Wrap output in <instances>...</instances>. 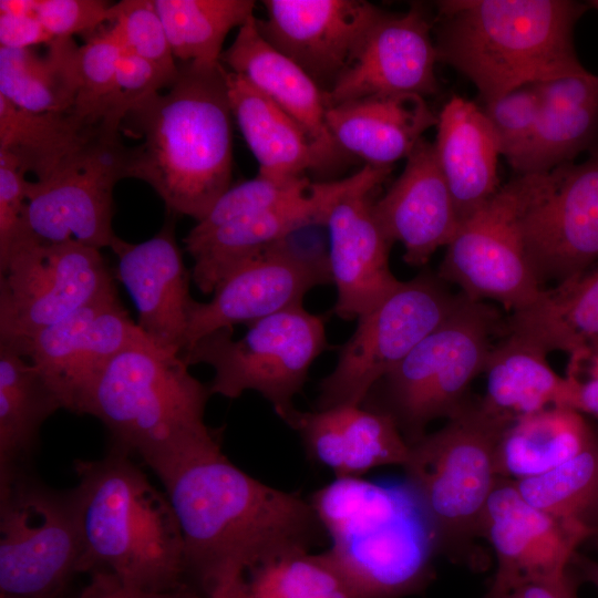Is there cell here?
Wrapping results in <instances>:
<instances>
[{
    "mask_svg": "<svg viewBox=\"0 0 598 598\" xmlns=\"http://www.w3.org/2000/svg\"><path fill=\"white\" fill-rule=\"evenodd\" d=\"M184 546L188 586L204 598H239L256 565L311 550L326 532L310 503L234 465L221 446L162 481Z\"/></svg>",
    "mask_w": 598,
    "mask_h": 598,
    "instance_id": "cell-1",
    "label": "cell"
},
{
    "mask_svg": "<svg viewBox=\"0 0 598 598\" xmlns=\"http://www.w3.org/2000/svg\"><path fill=\"white\" fill-rule=\"evenodd\" d=\"M230 120L221 62H183L167 92L137 103L121 124L141 138L128 147L126 177L147 183L169 213L200 221L230 187Z\"/></svg>",
    "mask_w": 598,
    "mask_h": 598,
    "instance_id": "cell-2",
    "label": "cell"
},
{
    "mask_svg": "<svg viewBox=\"0 0 598 598\" xmlns=\"http://www.w3.org/2000/svg\"><path fill=\"white\" fill-rule=\"evenodd\" d=\"M74 471L81 574L103 573L153 591L190 588L172 504L132 455L111 445L101 458L75 461Z\"/></svg>",
    "mask_w": 598,
    "mask_h": 598,
    "instance_id": "cell-3",
    "label": "cell"
},
{
    "mask_svg": "<svg viewBox=\"0 0 598 598\" xmlns=\"http://www.w3.org/2000/svg\"><path fill=\"white\" fill-rule=\"evenodd\" d=\"M434 18L439 62L465 75L484 103L527 84L586 71L574 29L588 4L573 0H446Z\"/></svg>",
    "mask_w": 598,
    "mask_h": 598,
    "instance_id": "cell-4",
    "label": "cell"
},
{
    "mask_svg": "<svg viewBox=\"0 0 598 598\" xmlns=\"http://www.w3.org/2000/svg\"><path fill=\"white\" fill-rule=\"evenodd\" d=\"M210 395L181 355L144 339L106 365L83 414L97 417L111 445L138 456L162 482L196 455L221 446L220 432L204 422Z\"/></svg>",
    "mask_w": 598,
    "mask_h": 598,
    "instance_id": "cell-5",
    "label": "cell"
},
{
    "mask_svg": "<svg viewBox=\"0 0 598 598\" xmlns=\"http://www.w3.org/2000/svg\"><path fill=\"white\" fill-rule=\"evenodd\" d=\"M309 501L331 540L327 554L361 598H404L432 582L436 538L406 482L336 477Z\"/></svg>",
    "mask_w": 598,
    "mask_h": 598,
    "instance_id": "cell-6",
    "label": "cell"
},
{
    "mask_svg": "<svg viewBox=\"0 0 598 598\" xmlns=\"http://www.w3.org/2000/svg\"><path fill=\"white\" fill-rule=\"evenodd\" d=\"M513 420L470 399L436 432L410 445L405 482L422 506L440 554L474 566L471 546L495 488L496 450Z\"/></svg>",
    "mask_w": 598,
    "mask_h": 598,
    "instance_id": "cell-7",
    "label": "cell"
},
{
    "mask_svg": "<svg viewBox=\"0 0 598 598\" xmlns=\"http://www.w3.org/2000/svg\"><path fill=\"white\" fill-rule=\"evenodd\" d=\"M498 311L464 295L455 311L380 379L362 406L390 415L411 445L427 424L450 419L471 399L468 389L483 373Z\"/></svg>",
    "mask_w": 598,
    "mask_h": 598,
    "instance_id": "cell-8",
    "label": "cell"
},
{
    "mask_svg": "<svg viewBox=\"0 0 598 598\" xmlns=\"http://www.w3.org/2000/svg\"><path fill=\"white\" fill-rule=\"evenodd\" d=\"M82 543L74 488L31 470L0 480V598H76Z\"/></svg>",
    "mask_w": 598,
    "mask_h": 598,
    "instance_id": "cell-9",
    "label": "cell"
},
{
    "mask_svg": "<svg viewBox=\"0 0 598 598\" xmlns=\"http://www.w3.org/2000/svg\"><path fill=\"white\" fill-rule=\"evenodd\" d=\"M233 339V329L200 338L182 358L189 367L209 364L212 394L236 399L244 391L260 393L285 422L296 410L293 398L308 378L312 362L327 347L322 317L293 306L247 324Z\"/></svg>",
    "mask_w": 598,
    "mask_h": 598,
    "instance_id": "cell-10",
    "label": "cell"
},
{
    "mask_svg": "<svg viewBox=\"0 0 598 598\" xmlns=\"http://www.w3.org/2000/svg\"><path fill=\"white\" fill-rule=\"evenodd\" d=\"M446 283L437 272L423 270L358 318L334 369L319 383L316 410L362 405L373 385L462 302L464 293L451 292Z\"/></svg>",
    "mask_w": 598,
    "mask_h": 598,
    "instance_id": "cell-11",
    "label": "cell"
},
{
    "mask_svg": "<svg viewBox=\"0 0 598 598\" xmlns=\"http://www.w3.org/2000/svg\"><path fill=\"white\" fill-rule=\"evenodd\" d=\"M113 292L114 278L100 249L23 239L0 270V343L18 349Z\"/></svg>",
    "mask_w": 598,
    "mask_h": 598,
    "instance_id": "cell-12",
    "label": "cell"
},
{
    "mask_svg": "<svg viewBox=\"0 0 598 598\" xmlns=\"http://www.w3.org/2000/svg\"><path fill=\"white\" fill-rule=\"evenodd\" d=\"M127 153L121 130L104 124L49 177L28 181L18 243L31 239L42 244L73 241L100 250L110 247L116 236L112 228L113 189L126 178Z\"/></svg>",
    "mask_w": 598,
    "mask_h": 598,
    "instance_id": "cell-13",
    "label": "cell"
},
{
    "mask_svg": "<svg viewBox=\"0 0 598 598\" xmlns=\"http://www.w3.org/2000/svg\"><path fill=\"white\" fill-rule=\"evenodd\" d=\"M588 153L578 164L520 175L522 235L540 285L576 278L598 260V145Z\"/></svg>",
    "mask_w": 598,
    "mask_h": 598,
    "instance_id": "cell-14",
    "label": "cell"
},
{
    "mask_svg": "<svg viewBox=\"0 0 598 598\" xmlns=\"http://www.w3.org/2000/svg\"><path fill=\"white\" fill-rule=\"evenodd\" d=\"M520 175L509 181L477 212L462 220L447 244L437 275L475 301L491 299L513 313L542 300L539 283L525 251L520 214Z\"/></svg>",
    "mask_w": 598,
    "mask_h": 598,
    "instance_id": "cell-15",
    "label": "cell"
},
{
    "mask_svg": "<svg viewBox=\"0 0 598 598\" xmlns=\"http://www.w3.org/2000/svg\"><path fill=\"white\" fill-rule=\"evenodd\" d=\"M144 339L116 291L42 330L18 350L43 375L63 409L83 414L106 365L122 350Z\"/></svg>",
    "mask_w": 598,
    "mask_h": 598,
    "instance_id": "cell-16",
    "label": "cell"
},
{
    "mask_svg": "<svg viewBox=\"0 0 598 598\" xmlns=\"http://www.w3.org/2000/svg\"><path fill=\"white\" fill-rule=\"evenodd\" d=\"M592 535L530 505L513 481L498 478L481 519V537L491 543L497 560L485 598H502L526 582L567 575L577 547Z\"/></svg>",
    "mask_w": 598,
    "mask_h": 598,
    "instance_id": "cell-17",
    "label": "cell"
},
{
    "mask_svg": "<svg viewBox=\"0 0 598 598\" xmlns=\"http://www.w3.org/2000/svg\"><path fill=\"white\" fill-rule=\"evenodd\" d=\"M262 38L327 94L354 61L381 12L362 0H265Z\"/></svg>",
    "mask_w": 598,
    "mask_h": 598,
    "instance_id": "cell-18",
    "label": "cell"
},
{
    "mask_svg": "<svg viewBox=\"0 0 598 598\" xmlns=\"http://www.w3.org/2000/svg\"><path fill=\"white\" fill-rule=\"evenodd\" d=\"M391 169L368 165L364 178L333 204L328 216L330 272L337 289L333 312L343 320L371 311L401 282L391 272L392 244L373 215L370 196Z\"/></svg>",
    "mask_w": 598,
    "mask_h": 598,
    "instance_id": "cell-19",
    "label": "cell"
},
{
    "mask_svg": "<svg viewBox=\"0 0 598 598\" xmlns=\"http://www.w3.org/2000/svg\"><path fill=\"white\" fill-rule=\"evenodd\" d=\"M434 19L413 3L402 13L381 10L354 61L326 94L327 105L372 95L435 94Z\"/></svg>",
    "mask_w": 598,
    "mask_h": 598,
    "instance_id": "cell-20",
    "label": "cell"
},
{
    "mask_svg": "<svg viewBox=\"0 0 598 598\" xmlns=\"http://www.w3.org/2000/svg\"><path fill=\"white\" fill-rule=\"evenodd\" d=\"M110 248L117 258L116 277L135 303L137 326L158 349L182 357L196 301L189 293L192 272L177 245L174 220L143 243L115 236Z\"/></svg>",
    "mask_w": 598,
    "mask_h": 598,
    "instance_id": "cell-21",
    "label": "cell"
},
{
    "mask_svg": "<svg viewBox=\"0 0 598 598\" xmlns=\"http://www.w3.org/2000/svg\"><path fill=\"white\" fill-rule=\"evenodd\" d=\"M364 165L350 177L312 183L293 199L261 213L228 221L208 231L189 230L184 238L194 259L192 279L203 293H212L236 266L259 254L290 231L306 224L328 220L333 204L365 176Z\"/></svg>",
    "mask_w": 598,
    "mask_h": 598,
    "instance_id": "cell-22",
    "label": "cell"
},
{
    "mask_svg": "<svg viewBox=\"0 0 598 598\" xmlns=\"http://www.w3.org/2000/svg\"><path fill=\"white\" fill-rule=\"evenodd\" d=\"M330 282L329 276L267 247L225 276L208 302H195L184 352L214 331L302 305L309 290Z\"/></svg>",
    "mask_w": 598,
    "mask_h": 598,
    "instance_id": "cell-23",
    "label": "cell"
},
{
    "mask_svg": "<svg viewBox=\"0 0 598 598\" xmlns=\"http://www.w3.org/2000/svg\"><path fill=\"white\" fill-rule=\"evenodd\" d=\"M372 212L388 240L403 245V260L412 267L424 266L447 246L460 218L432 143L419 142L400 176L372 203Z\"/></svg>",
    "mask_w": 598,
    "mask_h": 598,
    "instance_id": "cell-24",
    "label": "cell"
},
{
    "mask_svg": "<svg viewBox=\"0 0 598 598\" xmlns=\"http://www.w3.org/2000/svg\"><path fill=\"white\" fill-rule=\"evenodd\" d=\"M285 423L298 433L308 458L336 477H360L383 465L403 466L410 454L393 419L362 405L296 409Z\"/></svg>",
    "mask_w": 598,
    "mask_h": 598,
    "instance_id": "cell-25",
    "label": "cell"
},
{
    "mask_svg": "<svg viewBox=\"0 0 598 598\" xmlns=\"http://www.w3.org/2000/svg\"><path fill=\"white\" fill-rule=\"evenodd\" d=\"M326 122L341 153L375 167L408 158L437 114L416 94L372 95L327 109Z\"/></svg>",
    "mask_w": 598,
    "mask_h": 598,
    "instance_id": "cell-26",
    "label": "cell"
},
{
    "mask_svg": "<svg viewBox=\"0 0 598 598\" xmlns=\"http://www.w3.org/2000/svg\"><path fill=\"white\" fill-rule=\"evenodd\" d=\"M220 62L297 121L329 165L337 161L341 152L327 126L326 93L300 66L262 38L255 16L238 28L234 42L223 51Z\"/></svg>",
    "mask_w": 598,
    "mask_h": 598,
    "instance_id": "cell-27",
    "label": "cell"
},
{
    "mask_svg": "<svg viewBox=\"0 0 598 598\" xmlns=\"http://www.w3.org/2000/svg\"><path fill=\"white\" fill-rule=\"evenodd\" d=\"M433 143L460 223L499 189L498 143L482 107L453 95L437 113Z\"/></svg>",
    "mask_w": 598,
    "mask_h": 598,
    "instance_id": "cell-28",
    "label": "cell"
},
{
    "mask_svg": "<svg viewBox=\"0 0 598 598\" xmlns=\"http://www.w3.org/2000/svg\"><path fill=\"white\" fill-rule=\"evenodd\" d=\"M535 131L509 165L518 173L548 172L598 145V74L587 70L537 83Z\"/></svg>",
    "mask_w": 598,
    "mask_h": 598,
    "instance_id": "cell-29",
    "label": "cell"
},
{
    "mask_svg": "<svg viewBox=\"0 0 598 598\" xmlns=\"http://www.w3.org/2000/svg\"><path fill=\"white\" fill-rule=\"evenodd\" d=\"M493 346L484 371L481 403L491 412L515 420L550 406L568 408L573 378L549 365V351L532 336L506 327Z\"/></svg>",
    "mask_w": 598,
    "mask_h": 598,
    "instance_id": "cell-30",
    "label": "cell"
},
{
    "mask_svg": "<svg viewBox=\"0 0 598 598\" xmlns=\"http://www.w3.org/2000/svg\"><path fill=\"white\" fill-rule=\"evenodd\" d=\"M226 84L231 115L259 164L258 174L292 179L329 165L309 133L246 79L226 69Z\"/></svg>",
    "mask_w": 598,
    "mask_h": 598,
    "instance_id": "cell-31",
    "label": "cell"
},
{
    "mask_svg": "<svg viewBox=\"0 0 598 598\" xmlns=\"http://www.w3.org/2000/svg\"><path fill=\"white\" fill-rule=\"evenodd\" d=\"M60 409L58 394L31 361L0 343V480L31 470L40 427Z\"/></svg>",
    "mask_w": 598,
    "mask_h": 598,
    "instance_id": "cell-32",
    "label": "cell"
},
{
    "mask_svg": "<svg viewBox=\"0 0 598 598\" xmlns=\"http://www.w3.org/2000/svg\"><path fill=\"white\" fill-rule=\"evenodd\" d=\"M597 431L585 415L560 406L513 420L496 450L499 478L519 481L544 474L584 451Z\"/></svg>",
    "mask_w": 598,
    "mask_h": 598,
    "instance_id": "cell-33",
    "label": "cell"
},
{
    "mask_svg": "<svg viewBox=\"0 0 598 598\" xmlns=\"http://www.w3.org/2000/svg\"><path fill=\"white\" fill-rule=\"evenodd\" d=\"M104 126L78 107L34 113L19 109L0 95V151L11 155L37 181L49 177Z\"/></svg>",
    "mask_w": 598,
    "mask_h": 598,
    "instance_id": "cell-34",
    "label": "cell"
},
{
    "mask_svg": "<svg viewBox=\"0 0 598 598\" xmlns=\"http://www.w3.org/2000/svg\"><path fill=\"white\" fill-rule=\"evenodd\" d=\"M506 326L534 337L549 352L567 353L568 368L577 369L598 347V265L547 290L532 308L513 313Z\"/></svg>",
    "mask_w": 598,
    "mask_h": 598,
    "instance_id": "cell-35",
    "label": "cell"
},
{
    "mask_svg": "<svg viewBox=\"0 0 598 598\" xmlns=\"http://www.w3.org/2000/svg\"><path fill=\"white\" fill-rule=\"evenodd\" d=\"M79 48L72 38L54 39L44 55L32 49L0 47V95L34 113L75 109Z\"/></svg>",
    "mask_w": 598,
    "mask_h": 598,
    "instance_id": "cell-36",
    "label": "cell"
},
{
    "mask_svg": "<svg viewBox=\"0 0 598 598\" xmlns=\"http://www.w3.org/2000/svg\"><path fill=\"white\" fill-rule=\"evenodd\" d=\"M175 59L220 62L230 30L254 16L251 0H154Z\"/></svg>",
    "mask_w": 598,
    "mask_h": 598,
    "instance_id": "cell-37",
    "label": "cell"
},
{
    "mask_svg": "<svg viewBox=\"0 0 598 598\" xmlns=\"http://www.w3.org/2000/svg\"><path fill=\"white\" fill-rule=\"evenodd\" d=\"M513 482L530 505L595 534L598 530V431L584 451L563 464Z\"/></svg>",
    "mask_w": 598,
    "mask_h": 598,
    "instance_id": "cell-38",
    "label": "cell"
},
{
    "mask_svg": "<svg viewBox=\"0 0 598 598\" xmlns=\"http://www.w3.org/2000/svg\"><path fill=\"white\" fill-rule=\"evenodd\" d=\"M239 598H361L327 551L267 559L245 576Z\"/></svg>",
    "mask_w": 598,
    "mask_h": 598,
    "instance_id": "cell-39",
    "label": "cell"
},
{
    "mask_svg": "<svg viewBox=\"0 0 598 598\" xmlns=\"http://www.w3.org/2000/svg\"><path fill=\"white\" fill-rule=\"evenodd\" d=\"M311 184L307 176L276 179L258 174L255 178L229 187L192 230L208 231L228 221L276 207L306 194Z\"/></svg>",
    "mask_w": 598,
    "mask_h": 598,
    "instance_id": "cell-40",
    "label": "cell"
},
{
    "mask_svg": "<svg viewBox=\"0 0 598 598\" xmlns=\"http://www.w3.org/2000/svg\"><path fill=\"white\" fill-rule=\"evenodd\" d=\"M123 51L124 47L111 23L102 31L94 32L85 44L79 48L78 109L104 121Z\"/></svg>",
    "mask_w": 598,
    "mask_h": 598,
    "instance_id": "cell-41",
    "label": "cell"
},
{
    "mask_svg": "<svg viewBox=\"0 0 598 598\" xmlns=\"http://www.w3.org/2000/svg\"><path fill=\"white\" fill-rule=\"evenodd\" d=\"M111 24L125 50L176 76L178 65L172 52L154 0H123L112 6Z\"/></svg>",
    "mask_w": 598,
    "mask_h": 598,
    "instance_id": "cell-42",
    "label": "cell"
},
{
    "mask_svg": "<svg viewBox=\"0 0 598 598\" xmlns=\"http://www.w3.org/2000/svg\"><path fill=\"white\" fill-rule=\"evenodd\" d=\"M509 163L525 147L537 125L540 95L537 83L515 89L482 107Z\"/></svg>",
    "mask_w": 598,
    "mask_h": 598,
    "instance_id": "cell-43",
    "label": "cell"
},
{
    "mask_svg": "<svg viewBox=\"0 0 598 598\" xmlns=\"http://www.w3.org/2000/svg\"><path fill=\"white\" fill-rule=\"evenodd\" d=\"M176 78L124 49L106 104L104 123L121 128L124 117L137 103L164 87L168 89Z\"/></svg>",
    "mask_w": 598,
    "mask_h": 598,
    "instance_id": "cell-44",
    "label": "cell"
},
{
    "mask_svg": "<svg viewBox=\"0 0 598 598\" xmlns=\"http://www.w3.org/2000/svg\"><path fill=\"white\" fill-rule=\"evenodd\" d=\"M112 6L102 0H39L37 17L54 38L91 33L112 22Z\"/></svg>",
    "mask_w": 598,
    "mask_h": 598,
    "instance_id": "cell-45",
    "label": "cell"
},
{
    "mask_svg": "<svg viewBox=\"0 0 598 598\" xmlns=\"http://www.w3.org/2000/svg\"><path fill=\"white\" fill-rule=\"evenodd\" d=\"M27 184L25 173L17 161L0 151V270L21 235Z\"/></svg>",
    "mask_w": 598,
    "mask_h": 598,
    "instance_id": "cell-46",
    "label": "cell"
},
{
    "mask_svg": "<svg viewBox=\"0 0 598 598\" xmlns=\"http://www.w3.org/2000/svg\"><path fill=\"white\" fill-rule=\"evenodd\" d=\"M89 576V582L78 592L76 598H204L190 588L153 591L126 585L103 573H94Z\"/></svg>",
    "mask_w": 598,
    "mask_h": 598,
    "instance_id": "cell-47",
    "label": "cell"
},
{
    "mask_svg": "<svg viewBox=\"0 0 598 598\" xmlns=\"http://www.w3.org/2000/svg\"><path fill=\"white\" fill-rule=\"evenodd\" d=\"M54 38L47 31L39 18L0 13V47L8 49H32L38 44H49Z\"/></svg>",
    "mask_w": 598,
    "mask_h": 598,
    "instance_id": "cell-48",
    "label": "cell"
},
{
    "mask_svg": "<svg viewBox=\"0 0 598 598\" xmlns=\"http://www.w3.org/2000/svg\"><path fill=\"white\" fill-rule=\"evenodd\" d=\"M502 598H577L570 571L559 578L526 582Z\"/></svg>",
    "mask_w": 598,
    "mask_h": 598,
    "instance_id": "cell-49",
    "label": "cell"
},
{
    "mask_svg": "<svg viewBox=\"0 0 598 598\" xmlns=\"http://www.w3.org/2000/svg\"><path fill=\"white\" fill-rule=\"evenodd\" d=\"M566 374L571 375L574 380L568 408L598 419V378L588 377L582 381L577 375Z\"/></svg>",
    "mask_w": 598,
    "mask_h": 598,
    "instance_id": "cell-50",
    "label": "cell"
},
{
    "mask_svg": "<svg viewBox=\"0 0 598 598\" xmlns=\"http://www.w3.org/2000/svg\"><path fill=\"white\" fill-rule=\"evenodd\" d=\"M570 568H575L584 580L590 582L598 590V561L576 553L571 558Z\"/></svg>",
    "mask_w": 598,
    "mask_h": 598,
    "instance_id": "cell-51",
    "label": "cell"
},
{
    "mask_svg": "<svg viewBox=\"0 0 598 598\" xmlns=\"http://www.w3.org/2000/svg\"><path fill=\"white\" fill-rule=\"evenodd\" d=\"M39 0H1L0 13L37 16Z\"/></svg>",
    "mask_w": 598,
    "mask_h": 598,
    "instance_id": "cell-52",
    "label": "cell"
},
{
    "mask_svg": "<svg viewBox=\"0 0 598 598\" xmlns=\"http://www.w3.org/2000/svg\"><path fill=\"white\" fill-rule=\"evenodd\" d=\"M582 369H586L588 377L598 378V347H595L588 351L578 369L574 371L573 374L575 373L578 377Z\"/></svg>",
    "mask_w": 598,
    "mask_h": 598,
    "instance_id": "cell-53",
    "label": "cell"
},
{
    "mask_svg": "<svg viewBox=\"0 0 598 598\" xmlns=\"http://www.w3.org/2000/svg\"><path fill=\"white\" fill-rule=\"evenodd\" d=\"M589 4L598 10V0L590 1Z\"/></svg>",
    "mask_w": 598,
    "mask_h": 598,
    "instance_id": "cell-54",
    "label": "cell"
}]
</instances>
